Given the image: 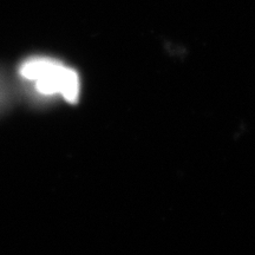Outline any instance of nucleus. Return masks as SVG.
I'll use <instances>...</instances> for the list:
<instances>
[{
    "instance_id": "1",
    "label": "nucleus",
    "mask_w": 255,
    "mask_h": 255,
    "mask_svg": "<svg viewBox=\"0 0 255 255\" xmlns=\"http://www.w3.org/2000/svg\"><path fill=\"white\" fill-rule=\"evenodd\" d=\"M19 76L37 96L62 98L76 103L81 94V79L75 69L45 56L28 57L19 66Z\"/></svg>"
}]
</instances>
